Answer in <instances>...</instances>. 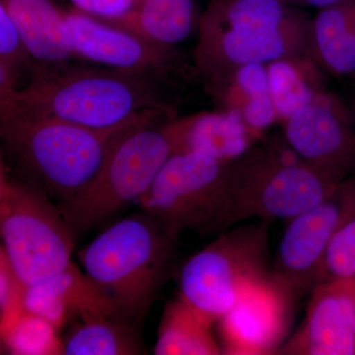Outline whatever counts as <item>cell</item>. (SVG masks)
I'll return each instance as SVG.
<instances>
[{
    "label": "cell",
    "instance_id": "cell-31",
    "mask_svg": "<svg viewBox=\"0 0 355 355\" xmlns=\"http://www.w3.org/2000/svg\"><path fill=\"white\" fill-rule=\"evenodd\" d=\"M354 108H355V103H354Z\"/></svg>",
    "mask_w": 355,
    "mask_h": 355
},
{
    "label": "cell",
    "instance_id": "cell-17",
    "mask_svg": "<svg viewBox=\"0 0 355 355\" xmlns=\"http://www.w3.org/2000/svg\"><path fill=\"white\" fill-rule=\"evenodd\" d=\"M40 67H57L77 58L64 11L51 0H1Z\"/></svg>",
    "mask_w": 355,
    "mask_h": 355
},
{
    "label": "cell",
    "instance_id": "cell-20",
    "mask_svg": "<svg viewBox=\"0 0 355 355\" xmlns=\"http://www.w3.org/2000/svg\"><path fill=\"white\" fill-rule=\"evenodd\" d=\"M214 323L181 296L165 305L158 328L156 355H219L222 349Z\"/></svg>",
    "mask_w": 355,
    "mask_h": 355
},
{
    "label": "cell",
    "instance_id": "cell-12",
    "mask_svg": "<svg viewBox=\"0 0 355 355\" xmlns=\"http://www.w3.org/2000/svg\"><path fill=\"white\" fill-rule=\"evenodd\" d=\"M77 58L109 69L162 78L174 69L172 48L160 46L135 33L83 11L64 12Z\"/></svg>",
    "mask_w": 355,
    "mask_h": 355
},
{
    "label": "cell",
    "instance_id": "cell-25",
    "mask_svg": "<svg viewBox=\"0 0 355 355\" xmlns=\"http://www.w3.org/2000/svg\"><path fill=\"white\" fill-rule=\"evenodd\" d=\"M349 279H355V216L329 245L318 282Z\"/></svg>",
    "mask_w": 355,
    "mask_h": 355
},
{
    "label": "cell",
    "instance_id": "cell-5",
    "mask_svg": "<svg viewBox=\"0 0 355 355\" xmlns=\"http://www.w3.org/2000/svg\"><path fill=\"white\" fill-rule=\"evenodd\" d=\"M343 179L299 157L288 146L250 149L229 164L232 224L249 218L291 220Z\"/></svg>",
    "mask_w": 355,
    "mask_h": 355
},
{
    "label": "cell",
    "instance_id": "cell-16",
    "mask_svg": "<svg viewBox=\"0 0 355 355\" xmlns=\"http://www.w3.org/2000/svg\"><path fill=\"white\" fill-rule=\"evenodd\" d=\"M176 153H195L223 163L241 158L251 149L254 135L239 114L200 113L168 121Z\"/></svg>",
    "mask_w": 355,
    "mask_h": 355
},
{
    "label": "cell",
    "instance_id": "cell-14",
    "mask_svg": "<svg viewBox=\"0 0 355 355\" xmlns=\"http://www.w3.org/2000/svg\"><path fill=\"white\" fill-rule=\"evenodd\" d=\"M355 279L319 282L302 324L277 354L355 355Z\"/></svg>",
    "mask_w": 355,
    "mask_h": 355
},
{
    "label": "cell",
    "instance_id": "cell-24",
    "mask_svg": "<svg viewBox=\"0 0 355 355\" xmlns=\"http://www.w3.org/2000/svg\"><path fill=\"white\" fill-rule=\"evenodd\" d=\"M58 331L44 318L25 311L1 336L11 354H64V343Z\"/></svg>",
    "mask_w": 355,
    "mask_h": 355
},
{
    "label": "cell",
    "instance_id": "cell-13",
    "mask_svg": "<svg viewBox=\"0 0 355 355\" xmlns=\"http://www.w3.org/2000/svg\"><path fill=\"white\" fill-rule=\"evenodd\" d=\"M286 144L311 164L347 178L355 174L352 114L329 96H321L284 121Z\"/></svg>",
    "mask_w": 355,
    "mask_h": 355
},
{
    "label": "cell",
    "instance_id": "cell-28",
    "mask_svg": "<svg viewBox=\"0 0 355 355\" xmlns=\"http://www.w3.org/2000/svg\"><path fill=\"white\" fill-rule=\"evenodd\" d=\"M77 10L103 20L116 19L130 12L139 0H70Z\"/></svg>",
    "mask_w": 355,
    "mask_h": 355
},
{
    "label": "cell",
    "instance_id": "cell-9",
    "mask_svg": "<svg viewBox=\"0 0 355 355\" xmlns=\"http://www.w3.org/2000/svg\"><path fill=\"white\" fill-rule=\"evenodd\" d=\"M229 164L202 154L175 153L137 205L177 241L184 231L227 230L233 225Z\"/></svg>",
    "mask_w": 355,
    "mask_h": 355
},
{
    "label": "cell",
    "instance_id": "cell-7",
    "mask_svg": "<svg viewBox=\"0 0 355 355\" xmlns=\"http://www.w3.org/2000/svg\"><path fill=\"white\" fill-rule=\"evenodd\" d=\"M164 118L150 119L128 130L112 149L87 188L60 207L74 239L139 202L159 172L176 153Z\"/></svg>",
    "mask_w": 355,
    "mask_h": 355
},
{
    "label": "cell",
    "instance_id": "cell-6",
    "mask_svg": "<svg viewBox=\"0 0 355 355\" xmlns=\"http://www.w3.org/2000/svg\"><path fill=\"white\" fill-rule=\"evenodd\" d=\"M0 235L1 250L26 286L71 263L76 239L60 207L3 158L0 163Z\"/></svg>",
    "mask_w": 355,
    "mask_h": 355
},
{
    "label": "cell",
    "instance_id": "cell-10",
    "mask_svg": "<svg viewBox=\"0 0 355 355\" xmlns=\"http://www.w3.org/2000/svg\"><path fill=\"white\" fill-rule=\"evenodd\" d=\"M354 216L355 174L345 178L324 200L289 220L270 277L294 301L316 286L329 245Z\"/></svg>",
    "mask_w": 355,
    "mask_h": 355
},
{
    "label": "cell",
    "instance_id": "cell-4",
    "mask_svg": "<svg viewBox=\"0 0 355 355\" xmlns=\"http://www.w3.org/2000/svg\"><path fill=\"white\" fill-rule=\"evenodd\" d=\"M296 34L284 0H216L200 18L196 64L216 80L243 65L291 57Z\"/></svg>",
    "mask_w": 355,
    "mask_h": 355
},
{
    "label": "cell",
    "instance_id": "cell-2",
    "mask_svg": "<svg viewBox=\"0 0 355 355\" xmlns=\"http://www.w3.org/2000/svg\"><path fill=\"white\" fill-rule=\"evenodd\" d=\"M157 77L114 69L39 67L16 101L31 113L95 130H112L170 111Z\"/></svg>",
    "mask_w": 355,
    "mask_h": 355
},
{
    "label": "cell",
    "instance_id": "cell-27",
    "mask_svg": "<svg viewBox=\"0 0 355 355\" xmlns=\"http://www.w3.org/2000/svg\"><path fill=\"white\" fill-rule=\"evenodd\" d=\"M0 64L19 74L23 69L36 70L37 65L20 32L3 6H0Z\"/></svg>",
    "mask_w": 355,
    "mask_h": 355
},
{
    "label": "cell",
    "instance_id": "cell-29",
    "mask_svg": "<svg viewBox=\"0 0 355 355\" xmlns=\"http://www.w3.org/2000/svg\"><path fill=\"white\" fill-rule=\"evenodd\" d=\"M284 1L286 3L297 4L301 6L314 7V8L321 10V9L343 3L347 0H284Z\"/></svg>",
    "mask_w": 355,
    "mask_h": 355
},
{
    "label": "cell",
    "instance_id": "cell-1",
    "mask_svg": "<svg viewBox=\"0 0 355 355\" xmlns=\"http://www.w3.org/2000/svg\"><path fill=\"white\" fill-rule=\"evenodd\" d=\"M169 114L153 112L119 128L95 130L31 113L16 101L0 110V135L13 167L9 166L60 207L92 183L128 130L141 121Z\"/></svg>",
    "mask_w": 355,
    "mask_h": 355
},
{
    "label": "cell",
    "instance_id": "cell-19",
    "mask_svg": "<svg viewBox=\"0 0 355 355\" xmlns=\"http://www.w3.org/2000/svg\"><path fill=\"white\" fill-rule=\"evenodd\" d=\"M214 81L221 88L224 111L239 114L257 137L277 120L266 64L243 65Z\"/></svg>",
    "mask_w": 355,
    "mask_h": 355
},
{
    "label": "cell",
    "instance_id": "cell-22",
    "mask_svg": "<svg viewBox=\"0 0 355 355\" xmlns=\"http://www.w3.org/2000/svg\"><path fill=\"white\" fill-rule=\"evenodd\" d=\"M312 37L331 71L340 76L355 71V2L321 9L313 22Z\"/></svg>",
    "mask_w": 355,
    "mask_h": 355
},
{
    "label": "cell",
    "instance_id": "cell-21",
    "mask_svg": "<svg viewBox=\"0 0 355 355\" xmlns=\"http://www.w3.org/2000/svg\"><path fill=\"white\" fill-rule=\"evenodd\" d=\"M62 338L67 355L144 354L137 327L108 316H85L70 322Z\"/></svg>",
    "mask_w": 355,
    "mask_h": 355
},
{
    "label": "cell",
    "instance_id": "cell-11",
    "mask_svg": "<svg viewBox=\"0 0 355 355\" xmlns=\"http://www.w3.org/2000/svg\"><path fill=\"white\" fill-rule=\"evenodd\" d=\"M294 302L272 277L248 291L217 322L222 354H277L286 342Z\"/></svg>",
    "mask_w": 355,
    "mask_h": 355
},
{
    "label": "cell",
    "instance_id": "cell-8",
    "mask_svg": "<svg viewBox=\"0 0 355 355\" xmlns=\"http://www.w3.org/2000/svg\"><path fill=\"white\" fill-rule=\"evenodd\" d=\"M270 223L238 226L188 259L179 272L182 298L216 324L254 286L270 279Z\"/></svg>",
    "mask_w": 355,
    "mask_h": 355
},
{
    "label": "cell",
    "instance_id": "cell-23",
    "mask_svg": "<svg viewBox=\"0 0 355 355\" xmlns=\"http://www.w3.org/2000/svg\"><path fill=\"white\" fill-rule=\"evenodd\" d=\"M270 95L277 119L287 118L319 97L297 60L280 58L266 64Z\"/></svg>",
    "mask_w": 355,
    "mask_h": 355
},
{
    "label": "cell",
    "instance_id": "cell-18",
    "mask_svg": "<svg viewBox=\"0 0 355 355\" xmlns=\"http://www.w3.org/2000/svg\"><path fill=\"white\" fill-rule=\"evenodd\" d=\"M103 21L135 33L153 43L172 48L189 38L193 32L196 24L195 2L139 0L125 15Z\"/></svg>",
    "mask_w": 355,
    "mask_h": 355
},
{
    "label": "cell",
    "instance_id": "cell-15",
    "mask_svg": "<svg viewBox=\"0 0 355 355\" xmlns=\"http://www.w3.org/2000/svg\"><path fill=\"white\" fill-rule=\"evenodd\" d=\"M24 307L58 330L85 316H108L123 321L113 301L72 261L60 272L27 286Z\"/></svg>",
    "mask_w": 355,
    "mask_h": 355
},
{
    "label": "cell",
    "instance_id": "cell-3",
    "mask_svg": "<svg viewBox=\"0 0 355 355\" xmlns=\"http://www.w3.org/2000/svg\"><path fill=\"white\" fill-rule=\"evenodd\" d=\"M176 243L140 209L103 231L78 252V259L121 319L137 327L163 286Z\"/></svg>",
    "mask_w": 355,
    "mask_h": 355
},
{
    "label": "cell",
    "instance_id": "cell-30",
    "mask_svg": "<svg viewBox=\"0 0 355 355\" xmlns=\"http://www.w3.org/2000/svg\"><path fill=\"white\" fill-rule=\"evenodd\" d=\"M354 333H355V315H354Z\"/></svg>",
    "mask_w": 355,
    "mask_h": 355
},
{
    "label": "cell",
    "instance_id": "cell-26",
    "mask_svg": "<svg viewBox=\"0 0 355 355\" xmlns=\"http://www.w3.org/2000/svg\"><path fill=\"white\" fill-rule=\"evenodd\" d=\"M27 286L13 270L6 253L0 250V315L1 334L25 312L24 298Z\"/></svg>",
    "mask_w": 355,
    "mask_h": 355
}]
</instances>
